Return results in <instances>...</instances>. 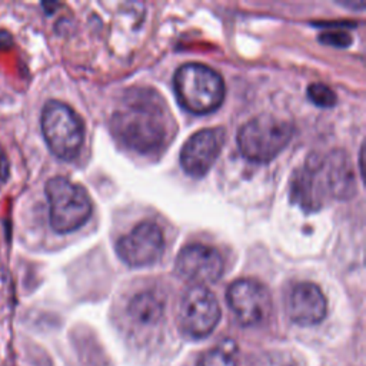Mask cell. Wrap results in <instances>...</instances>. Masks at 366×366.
<instances>
[{
  "label": "cell",
  "mask_w": 366,
  "mask_h": 366,
  "mask_svg": "<svg viewBox=\"0 0 366 366\" xmlns=\"http://www.w3.org/2000/svg\"><path fill=\"white\" fill-rule=\"evenodd\" d=\"M356 179L350 157L343 150L313 153L290 180V199L305 212H317L330 200L350 199Z\"/></svg>",
  "instance_id": "cell-1"
},
{
  "label": "cell",
  "mask_w": 366,
  "mask_h": 366,
  "mask_svg": "<svg viewBox=\"0 0 366 366\" xmlns=\"http://www.w3.org/2000/svg\"><path fill=\"white\" fill-rule=\"evenodd\" d=\"M173 127L166 103L149 89L127 92L112 116L116 137L139 153L162 149L169 142Z\"/></svg>",
  "instance_id": "cell-2"
},
{
  "label": "cell",
  "mask_w": 366,
  "mask_h": 366,
  "mask_svg": "<svg viewBox=\"0 0 366 366\" xmlns=\"http://www.w3.org/2000/svg\"><path fill=\"white\" fill-rule=\"evenodd\" d=\"M173 86L179 103L196 114L216 110L224 99L222 76L202 63L182 64L174 73Z\"/></svg>",
  "instance_id": "cell-3"
},
{
  "label": "cell",
  "mask_w": 366,
  "mask_h": 366,
  "mask_svg": "<svg viewBox=\"0 0 366 366\" xmlns=\"http://www.w3.org/2000/svg\"><path fill=\"white\" fill-rule=\"evenodd\" d=\"M293 126L273 114H259L246 122L237 133V146L243 157L256 163L273 160L292 140Z\"/></svg>",
  "instance_id": "cell-4"
},
{
  "label": "cell",
  "mask_w": 366,
  "mask_h": 366,
  "mask_svg": "<svg viewBox=\"0 0 366 366\" xmlns=\"http://www.w3.org/2000/svg\"><path fill=\"white\" fill-rule=\"evenodd\" d=\"M50 224L57 233H69L83 226L92 214V200L80 184L56 176L46 183Z\"/></svg>",
  "instance_id": "cell-5"
},
{
  "label": "cell",
  "mask_w": 366,
  "mask_h": 366,
  "mask_svg": "<svg viewBox=\"0 0 366 366\" xmlns=\"http://www.w3.org/2000/svg\"><path fill=\"white\" fill-rule=\"evenodd\" d=\"M41 132L49 149L57 157L71 160L79 154L84 129L70 106L57 100L47 102L41 112Z\"/></svg>",
  "instance_id": "cell-6"
},
{
  "label": "cell",
  "mask_w": 366,
  "mask_h": 366,
  "mask_svg": "<svg viewBox=\"0 0 366 366\" xmlns=\"http://www.w3.org/2000/svg\"><path fill=\"white\" fill-rule=\"evenodd\" d=\"M219 320L220 307L213 292L204 286H192L186 290L179 306V325L187 336L206 337Z\"/></svg>",
  "instance_id": "cell-7"
},
{
  "label": "cell",
  "mask_w": 366,
  "mask_h": 366,
  "mask_svg": "<svg viewBox=\"0 0 366 366\" xmlns=\"http://www.w3.org/2000/svg\"><path fill=\"white\" fill-rule=\"evenodd\" d=\"M227 305L242 326H257L272 313V297L264 285L254 279L234 280L226 293Z\"/></svg>",
  "instance_id": "cell-8"
},
{
  "label": "cell",
  "mask_w": 366,
  "mask_h": 366,
  "mask_svg": "<svg viewBox=\"0 0 366 366\" xmlns=\"http://www.w3.org/2000/svg\"><path fill=\"white\" fill-rule=\"evenodd\" d=\"M164 250V236L160 226L143 220L116 243L119 257L132 267H143L157 262Z\"/></svg>",
  "instance_id": "cell-9"
},
{
  "label": "cell",
  "mask_w": 366,
  "mask_h": 366,
  "mask_svg": "<svg viewBox=\"0 0 366 366\" xmlns=\"http://www.w3.org/2000/svg\"><path fill=\"white\" fill-rule=\"evenodd\" d=\"M223 257L212 246L203 243H192L184 246L176 259L177 274L194 283L204 286L216 282L223 273Z\"/></svg>",
  "instance_id": "cell-10"
},
{
  "label": "cell",
  "mask_w": 366,
  "mask_h": 366,
  "mask_svg": "<svg viewBox=\"0 0 366 366\" xmlns=\"http://www.w3.org/2000/svg\"><path fill=\"white\" fill-rule=\"evenodd\" d=\"M224 142L223 129H202L192 134L182 147L180 163L193 177L204 176L217 159Z\"/></svg>",
  "instance_id": "cell-11"
},
{
  "label": "cell",
  "mask_w": 366,
  "mask_h": 366,
  "mask_svg": "<svg viewBox=\"0 0 366 366\" xmlns=\"http://www.w3.org/2000/svg\"><path fill=\"white\" fill-rule=\"evenodd\" d=\"M327 312V302L319 286L310 282L295 285L287 299L289 317L300 326L320 323Z\"/></svg>",
  "instance_id": "cell-12"
},
{
  "label": "cell",
  "mask_w": 366,
  "mask_h": 366,
  "mask_svg": "<svg viewBox=\"0 0 366 366\" xmlns=\"http://www.w3.org/2000/svg\"><path fill=\"white\" fill-rule=\"evenodd\" d=\"M164 303L154 292H142L129 303V316L139 325H154L163 315Z\"/></svg>",
  "instance_id": "cell-13"
},
{
  "label": "cell",
  "mask_w": 366,
  "mask_h": 366,
  "mask_svg": "<svg viewBox=\"0 0 366 366\" xmlns=\"http://www.w3.org/2000/svg\"><path fill=\"white\" fill-rule=\"evenodd\" d=\"M237 346L233 340H224L219 346L203 353L196 366H237Z\"/></svg>",
  "instance_id": "cell-14"
},
{
  "label": "cell",
  "mask_w": 366,
  "mask_h": 366,
  "mask_svg": "<svg viewBox=\"0 0 366 366\" xmlns=\"http://www.w3.org/2000/svg\"><path fill=\"white\" fill-rule=\"evenodd\" d=\"M307 97L319 107H332L336 103V93L323 83L309 84Z\"/></svg>",
  "instance_id": "cell-15"
},
{
  "label": "cell",
  "mask_w": 366,
  "mask_h": 366,
  "mask_svg": "<svg viewBox=\"0 0 366 366\" xmlns=\"http://www.w3.org/2000/svg\"><path fill=\"white\" fill-rule=\"evenodd\" d=\"M319 40L325 44H332L335 47H347L352 43V36L343 30L325 31L319 36Z\"/></svg>",
  "instance_id": "cell-16"
},
{
  "label": "cell",
  "mask_w": 366,
  "mask_h": 366,
  "mask_svg": "<svg viewBox=\"0 0 366 366\" xmlns=\"http://www.w3.org/2000/svg\"><path fill=\"white\" fill-rule=\"evenodd\" d=\"M285 366H292V365H285Z\"/></svg>",
  "instance_id": "cell-17"
}]
</instances>
